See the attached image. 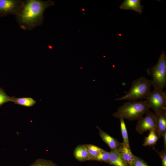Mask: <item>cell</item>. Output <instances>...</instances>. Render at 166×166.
Instances as JSON below:
<instances>
[{"label": "cell", "mask_w": 166, "mask_h": 166, "mask_svg": "<svg viewBox=\"0 0 166 166\" xmlns=\"http://www.w3.org/2000/svg\"><path fill=\"white\" fill-rule=\"evenodd\" d=\"M163 137L164 147V149H166V131L164 132L162 136Z\"/></svg>", "instance_id": "obj_23"}, {"label": "cell", "mask_w": 166, "mask_h": 166, "mask_svg": "<svg viewBox=\"0 0 166 166\" xmlns=\"http://www.w3.org/2000/svg\"><path fill=\"white\" fill-rule=\"evenodd\" d=\"M23 2L21 0H0V17L10 14L16 15Z\"/></svg>", "instance_id": "obj_7"}, {"label": "cell", "mask_w": 166, "mask_h": 166, "mask_svg": "<svg viewBox=\"0 0 166 166\" xmlns=\"http://www.w3.org/2000/svg\"><path fill=\"white\" fill-rule=\"evenodd\" d=\"M109 152L104 150L100 152L93 160L107 162L109 160Z\"/></svg>", "instance_id": "obj_20"}, {"label": "cell", "mask_w": 166, "mask_h": 166, "mask_svg": "<svg viewBox=\"0 0 166 166\" xmlns=\"http://www.w3.org/2000/svg\"><path fill=\"white\" fill-rule=\"evenodd\" d=\"M147 74L152 78V87L163 90L166 86V56L162 51L157 63L148 68L146 70Z\"/></svg>", "instance_id": "obj_4"}, {"label": "cell", "mask_w": 166, "mask_h": 166, "mask_svg": "<svg viewBox=\"0 0 166 166\" xmlns=\"http://www.w3.org/2000/svg\"><path fill=\"white\" fill-rule=\"evenodd\" d=\"M140 0H125L120 7V9L132 10L141 14L142 12L143 6L140 4Z\"/></svg>", "instance_id": "obj_11"}, {"label": "cell", "mask_w": 166, "mask_h": 166, "mask_svg": "<svg viewBox=\"0 0 166 166\" xmlns=\"http://www.w3.org/2000/svg\"><path fill=\"white\" fill-rule=\"evenodd\" d=\"M119 119L120 122L121 131L123 140L122 143L128 148L130 149L127 131L124 121V119L123 118H120Z\"/></svg>", "instance_id": "obj_16"}, {"label": "cell", "mask_w": 166, "mask_h": 166, "mask_svg": "<svg viewBox=\"0 0 166 166\" xmlns=\"http://www.w3.org/2000/svg\"><path fill=\"white\" fill-rule=\"evenodd\" d=\"M156 131V133L158 138L162 137L166 131V110L155 113Z\"/></svg>", "instance_id": "obj_8"}, {"label": "cell", "mask_w": 166, "mask_h": 166, "mask_svg": "<svg viewBox=\"0 0 166 166\" xmlns=\"http://www.w3.org/2000/svg\"><path fill=\"white\" fill-rule=\"evenodd\" d=\"M74 155L75 158L80 161L89 160L88 152L84 145L77 146L74 151Z\"/></svg>", "instance_id": "obj_13"}, {"label": "cell", "mask_w": 166, "mask_h": 166, "mask_svg": "<svg viewBox=\"0 0 166 166\" xmlns=\"http://www.w3.org/2000/svg\"><path fill=\"white\" fill-rule=\"evenodd\" d=\"M29 166H57L51 161L38 159Z\"/></svg>", "instance_id": "obj_18"}, {"label": "cell", "mask_w": 166, "mask_h": 166, "mask_svg": "<svg viewBox=\"0 0 166 166\" xmlns=\"http://www.w3.org/2000/svg\"><path fill=\"white\" fill-rule=\"evenodd\" d=\"M130 166H148L147 164L140 158L135 156L131 163Z\"/></svg>", "instance_id": "obj_21"}, {"label": "cell", "mask_w": 166, "mask_h": 166, "mask_svg": "<svg viewBox=\"0 0 166 166\" xmlns=\"http://www.w3.org/2000/svg\"><path fill=\"white\" fill-rule=\"evenodd\" d=\"M97 128L99 131V134L101 138L109 146L111 150L119 148L121 143L102 131L99 127L97 126Z\"/></svg>", "instance_id": "obj_10"}, {"label": "cell", "mask_w": 166, "mask_h": 166, "mask_svg": "<svg viewBox=\"0 0 166 166\" xmlns=\"http://www.w3.org/2000/svg\"><path fill=\"white\" fill-rule=\"evenodd\" d=\"M89 156V160H93L100 152L104 150L95 145L92 144H84Z\"/></svg>", "instance_id": "obj_15"}, {"label": "cell", "mask_w": 166, "mask_h": 166, "mask_svg": "<svg viewBox=\"0 0 166 166\" xmlns=\"http://www.w3.org/2000/svg\"><path fill=\"white\" fill-rule=\"evenodd\" d=\"M152 87L151 80L141 77L132 82L131 88L126 94L115 100L136 101L145 99L151 91Z\"/></svg>", "instance_id": "obj_3"}, {"label": "cell", "mask_w": 166, "mask_h": 166, "mask_svg": "<svg viewBox=\"0 0 166 166\" xmlns=\"http://www.w3.org/2000/svg\"><path fill=\"white\" fill-rule=\"evenodd\" d=\"M12 102L15 104L27 107H32L36 103V101L31 97L15 98L14 97Z\"/></svg>", "instance_id": "obj_14"}, {"label": "cell", "mask_w": 166, "mask_h": 166, "mask_svg": "<svg viewBox=\"0 0 166 166\" xmlns=\"http://www.w3.org/2000/svg\"><path fill=\"white\" fill-rule=\"evenodd\" d=\"M150 109L155 113L166 110V92L163 90L153 88L144 99Z\"/></svg>", "instance_id": "obj_5"}, {"label": "cell", "mask_w": 166, "mask_h": 166, "mask_svg": "<svg viewBox=\"0 0 166 166\" xmlns=\"http://www.w3.org/2000/svg\"><path fill=\"white\" fill-rule=\"evenodd\" d=\"M149 109L145 100L128 101L120 106L112 116L116 118H125L130 121L138 120Z\"/></svg>", "instance_id": "obj_2"}, {"label": "cell", "mask_w": 166, "mask_h": 166, "mask_svg": "<svg viewBox=\"0 0 166 166\" xmlns=\"http://www.w3.org/2000/svg\"><path fill=\"white\" fill-rule=\"evenodd\" d=\"M118 149L128 165L130 166L132 162L135 157L132 153L130 149L121 143Z\"/></svg>", "instance_id": "obj_12"}, {"label": "cell", "mask_w": 166, "mask_h": 166, "mask_svg": "<svg viewBox=\"0 0 166 166\" xmlns=\"http://www.w3.org/2000/svg\"><path fill=\"white\" fill-rule=\"evenodd\" d=\"M109 154V159L107 163L114 166H128L118 149L111 150Z\"/></svg>", "instance_id": "obj_9"}, {"label": "cell", "mask_w": 166, "mask_h": 166, "mask_svg": "<svg viewBox=\"0 0 166 166\" xmlns=\"http://www.w3.org/2000/svg\"><path fill=\"white\" fill-rule=\"evenodd\" d=\"M53 5L54 2L50 0H24L20 10L15 15L16 21L22 30L30 31L42 24L45 10Z\"/></svg>", "instance_id": "obj_1"}, {"label": "cell", "mask_w": 166, "mask_h": 166, "mask_svg": "<svg viewBox=\"0 0 166 166\" xmlns=\"http://www.w3.org/2000/svg\"><path fill=\"white\" fill-rule=\"evenodd\" d=\"M144 117L138 120L136 130L139 133L143 134L146 131L152 130L156 132V124L155 113L149 110Z\"/></svg>", "instance_id": "obj_6"}, {"label": "cell", "mask_w": 166, "mask_h": 166, "mask_svg": "<svg viewBox=\"0 0 166 166\" xmlns=\"http://www.w3.org/2000/svg\"><path fill=\"white\" fill-rule=\"evenodd\" d=\"M159 138L156 132L151 130L148 136L145 137L143 145L144 146H152L156 144Z\"/></svg>", "instance_id": "obj_17"}, {"label": "cell", "mask_w": 166, "mask_h": 166, "mask_svg": "<svg viewBox=\"0 0 166 166\" xmlns=\"http://www.w3.org/2000/svg\"><path fill=\"white\" fill-rule=\"evenodd\" d=\"M14 97L7 95L4 90L0 87V107L6 103L13 102Z\"/></svg>", "instance_id": "obj_19"}, {"label": "cell", "mask_w": 166, "mask_h": 166, "mask_svg": "<svg viewBox=\"0 0 166 166\" xmlns=\"http://www.w3.org/2000/svg\"><path fill=\"white\" fill-rule=\"evenodd\" d=\"M159 155L161 158L162 166H166V149L159 152Z\"/></svg>", "instance_id": "obj_22"}]
</instances>
